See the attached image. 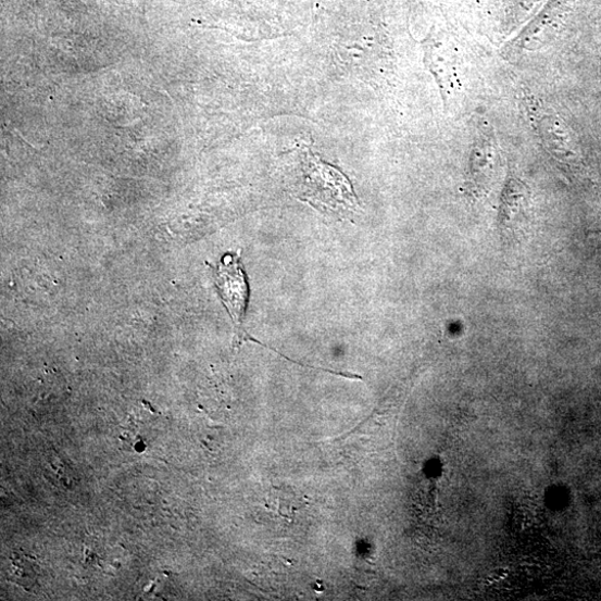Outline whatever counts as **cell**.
Returning a JSON list of instances; mask_svg holds the SVG:
<instances>
[{"label":"cell","mask_w":601,"mask_h":601,"mask_svg":"<svg viewBox=\"0 0 601 601\" xmlns=\"http://www.w3.org/2000/svg\"><path fill=\"white\" fill-rule=\"evenodd\" d=\"M300 197L320 211L342 216L358 209V200L349 179L306 150L302 156Z\"/></svg>","instance_id":"cell-1"},{"label":"cell","mask_w":601,"mask_h":601,"mask_svg":"<svg viewBox=\"0 0 601 601\" xmlns=\"http://www.w3.org/2000/svg\"><path fill=\"white\" fill-rule=\"evenodd\" d=\"M501 166L498 138L487 121L477 123L469 159V189L481 199L494 187Z\"/></svg>","instance_id":"cell-2"},{"label":"cell","mask_w":601,"mask_h":601,"mask_svg":"<svg viewBox=\"0 0 601 601\" xmlns=\"http://www.w3.org/2000/svg\"><path fill=\"white\" fill-rule=\"evenodd\" d=\"M529 124L546 152L562 163L572 158L569 135L563 120L531 95H526Z\"/></svg>","instance_id":"cell-3"},{"label":"cell","mask_w":601,"mask_h":601,"mask_svg":"<svg viewBox=\"0 0 601 601\" xmlns=\"http://www.w3.org/2000/svg\"><path fill=\"white\" fill-rule=\"evenodd\" d=\"M214 277L221 299L240 329L249 299L247 276L240 258L237 254H225L214 271Z\"/></svg>","instance_id":"cell-4"},{"label":"cell","mask_w":601,"mask_h":601,"mask_svg":"<svg viewBox=\"0 0 601 601\" xmlns=\"http://www.w3.org/2000/svg\"><path fill=\"white\" fill-rule=\"evenodd\" d=\"M531 213V193L528 185L518 177L506 180L501 195L499 226L506 238H516L524 233Z\"/></svg>","instance_id":"cell-5"},{"label":"cell","mask_w":601,"mask_h":601,"mask_svg":"<svg viewBox=\"0 0 601 601\" xmlns=\"http://www.w3.org/2000/svg\"><path fill=\"white\" fill-rule=\"evenodd\" d=\"M425 59L440 88L445 105L449 108L461 89L456 51L447 41L434 38L426 43Z\"/></svg>","instance_id":"cell-6"}]
</instances>
